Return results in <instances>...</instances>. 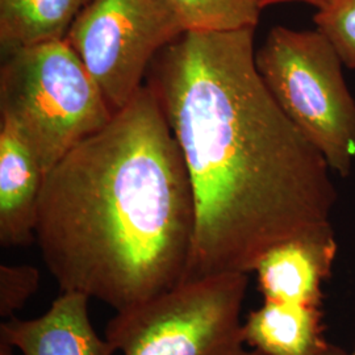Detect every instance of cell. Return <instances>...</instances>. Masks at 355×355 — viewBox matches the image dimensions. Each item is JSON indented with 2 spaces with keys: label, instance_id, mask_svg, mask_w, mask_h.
<instances>
[{
  "label": "cell",
  "instance_id": "obj_2",
  "mask_svg": "<svg viewBox=\"0 0 355 355\" xmlns=\"http://www.w3.org/2000/svg\"><path fill=\"white\" fill-rule=\"evenodd\" d=\"M195 227L187 167L146 85L48 171L35 241L61 292L120 312L184 282Z\"/></svg>",
  "mask_w": 355,
  "mask_h": 355
},
{
  "label": "cell",
  "instance_id": "obj_10",
  "mask_svg": "<svg viewBox=\"0 0 355 355\" xmlns=\"http://www.w3.org/2000/svg\"><path fill=\"white\" fill-rule=\"evenodd\" d=\"M322 316V306L265 300L243 322V338L262 355H347L327 341Z\"/></svg>",
  "mask_w": 355,
  "mask_h": 355
},
{
  "label": "cell",
  "instance_id": "obj_12",
  "mask_svg": "<svg viewBox=\"0 0 355 355\" xmlns=\"http://www.w3.org/2000/svg\"><path fill=\"white\" fill-rule=\"evenodd\" d=\"M186 32H230L254 28L261 8L255 0H168Z\"/></svg>",
  "mask_w": 355,
  "mask_h": 355
},
{
  "label": "cell",
  "instance_id": "obj_17",
  "mask_svg": "<svg viewBox=\"0 0 355 355\" xmlns=\"http://www.w3.org/2000/svg\"><path fill=\"white\" fill-rule=\"evenodd\" d=\"M347 355H355V350H354V352H353V353H352V354H347Z\"/></svg>",
  "mask_w": 355,
  "mask_h": 355
},
{
  "label": "cell",
  "instance_id": "obj_11",
  "mask_svg": "<svg viewBox=\"0 0 355 355\" xmlns=\"http://www.w3.org/2000/svg\"><path fill=\"white\" fill-rule=\"evenodd\" d=\"M89 0H0V44L7 53L66 37Z\"/></svg>",
  "mask_w": 355,
  "mask_h": 355
},
{
  "label": "cell",
  "instance_id": "obj_7",
  "mask_svg": "<svg viewBox=\"0 0 355 355\" xmlns=\"http://www.w3.org/2000/svg\"><path fill=\"white\" fill-rule=\"evenodd\" d=\"M336 255L330 221L271 246L254 267L265 300L322 306V284Z\"/></svg>",
  "mask_w": 355,
  "mask_h": 355
},
{
  "label": "cell",
  "instance_id": "obj_6",
  "mask_svg": "<svg viewBox=\"0 0 355 355\" xmlns=\"http://www.w3.org/2000/svg\"><path fill=\"white\" fill-rule=\"evenodd\" d=\"M184 32L168 0H89L64 40L116 114L144 87L155 57Z\"/></svg>",
  "mask_w": 355,
  "mask_h": 355
},
{
  "label": "cell",
  "instance_id": "obj_16",
  "mask_svg": "<svg viewBox=\"0 0 355 355\" xmlns=\"http://www.w3.org/2000/svg\"><path fill=\"white\" fill-rule=\"evenodd\" d=\"M0 355H13L12 347L6 343H0Z\"/></svg>",
  "mask_w": 355,
  "mask_h": 355
},
{
  "label": "cell",
  "instance_id": "obj_14",
  "mask_svg": "<svg viewBox=\"0 0 355 355\" xmlns=\"http://www.w3.org/2000/svg\"><path fill=\"white\" fill-rule=\"evenodd\" d=\"M40 271L31 265L0 266V316L15 318L26 302L37 292Z\"/></svg>",
  "mask_w": 355,
  "mask_h": 355
},
{
  "label": "cell",
  "instance_id": "obj_5",
  "mask_svg": "<svg viewBox=\"0 0 355 355\" xmlns=\"http://www.w3.org/2000/svg\"><path fill=\"white\" fill-rule=\"evenodd\" d=\"M248 274L184 280L173 290L116 312L105 338L123 355H262L248 350L242 303Z\"/></svg>",
  "mask_w": 355,
  "mask_h": 355
},
{
  "label": "cell",
  "instance_id": "obj_13",
  "mask_svg": "<svg viewBox=\"0 0 355 355\" xmlns=\"http://www.w3.org/2000/svg\"><path fill=\"white\" fill-rule=\"evenodd\" d=\"M315 24L318 32L329 40L343 64L355 69V0H336L318 10Z\"/></svg>",
  "mask_w": 355,
  "mask_h": 355
},
{
  "label": "cell",
  "instance_id": "obj_1",
  "mask_svg": "<svg viewBox=\"0 0 355 355\" xmlns=\"http://www.w3.org/2000/svg\"><path fill=\"white\" fill-rule=\"evenodd\" d=\"M254 31L184 32L154 60L148 86L195 202L184 280L252 272L271 246L329 223L337 200L329 165L258 73Z\"/></svg>",
  "mask_w": 355,
  "mask_h": 355
},
{
  "label": "cell",
  "instance_id": "obj_9",
  "mask_svg": "<svg viewBox=\"0 0 355 355\" xmlns=\"http://www.w3.org/2000/svg\"><path fill=\"white\" fill-rule=\"evenodd\" d=\"M45 173L36 155L6 121L0 123V245L28 246L35 241Z\"/></svg>",
  "mask_w": 355,
  "mask_h": 355
},
{
  "label": "cell",
  "instance_id": "obj_8",
  "mask_svg": "<svg viewBox=\"0 0 355 355\" xmlns=\"http://www.w3.org/2000/svg\"><path fill=\"white\" fill-rule=\"evenodd\" d=\"M89 302L87 295L61 292L40 318L1 322L0 343L23 355H114L112 343L92 327Z\"/></svg>",
  "mask_w": 355,
  "mask_h": 355
},
{
  "label": "cell",
  "instance_id": "obj_15",
  "mask_svg": "<svg viewBox=\"0 0 355 355\" xmlns=\"http://www.w3.org/2000/svg\"><path fill=\"white\" fill-rule=\"evenodd\" d=\"M259 6L261 10L266 8L268 6H274V4H280V3H288V1H302V3H306L309 6H313L318 10H322L325 7H328L333 1L336 0H255Z\"/></svg>",
  "mask_w": 355,
  "mask_h": 355
},
{
  "label": "cell",
  "instance_id": "obj_3",
  "mask_svg": "<svg viewBox=\"0 0 355 355\" xmlns=\"http://www.w3.org/2000/svg\"><path fill=\"white\" fill-rule=\"evenodd\" d=\"M114 114L64 38L11 51L1 66V121L26 141L45 175Z\"/></svg>",
  "mask_w": 355,
  "mask_h": 355
},
{
  "label": "cell",
  "instance_id": "obj_4",
  "mask_svg": "<svg viewBox=\"0 0 355 355\" xmlns=\"http://www.w3.org/2000/svg\"><path fill=\"white\" fill-rule=\"evenodd\" d=\"M255 64L267 89L292 124L341 177L355 162V101L345 66L318 29L272 28Z\"/></svg>",
  "mask_w": 355,
  "mask_h": 355
}]
</instances>
